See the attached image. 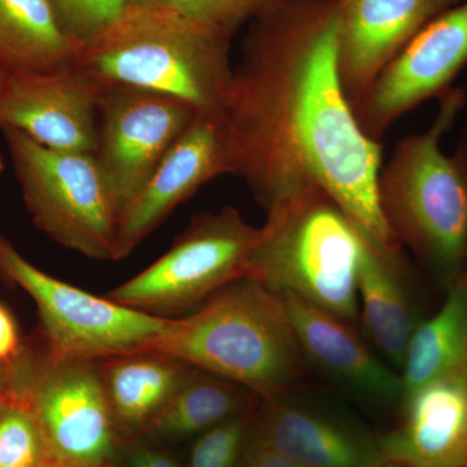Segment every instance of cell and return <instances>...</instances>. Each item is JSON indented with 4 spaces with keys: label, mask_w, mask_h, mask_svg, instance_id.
<instances>
[{
    "label": "cell",
    "mask_w": 467,
    "mask_h": 467,
    "mask_svg": "<svg viewBox=\"0 0 467 467\" xmlns=\"http://www.w3.org/2000/svg\"><path fill=\"white\" fill-rule=\"evenodd\" d=\"M340 0H273L252 20L223 109L238 175L265 211L310 189L384 254L401 245L378 196L382 146L340 77Z\"/></svg>",
    "instance_id": "cell-1"
},
{
    "label": "cell",
    "mask_w": 467,
    "mask_h": 467,
    "mask_svg": "<svg viewBox=\"0 0 467 467\" xmlns=\"http://www.w3.org/2000/svg\"><path fill=\"white\" fill-rule=\"evenodd\" d=\"M232 38L162 5H129L75 66L101 85L164 92L199 112H221L233 81Z\"/></svg>",
    "instance_id": "cell-2"
},
{
    "label": "cell",
    "mask_w": 467,
    "mask_h": 467,
    "mask_svg": "<svg viewBox=\"0 0 467 467\" xmlns=\"http://www.w3.org/2000/svg\"><path fill=\"white\" fill-rule=\"evenodd\" d=\"M149 352L245 387L265 402L281 399L299 376L303 353L282 297L251 278L173 319Z\"/></svg>",
    "instance_id": "cell-3"
},
{
    "label": "cell",
    "mask_w": 467,
    "mask_h": 467,
    "mask_svg": "<svg viewBox=\"0 0 467 467\" xmlns=\"http://www.w3.org/2000/svg\"><path fill=\"white\" fill-rule=\"evenodd\" d=\"M441 99L435 121L405 138L380 168V209L399 244L407 245L444 272H454L467 257V135L451 155L442 152L466 94L451 88Z\"/></svg>",
    "instance_id": "cell-4"
},
{
    "label": "cell",
    "mask_w": 467,
    "mask_h": 467,
    "mask_svg": "<svg viewBox=\"0 0 467 467\" xmlns=\"http://www.w3.org/2000/svg\"><path fill=\"white\" fill-rule=\"evenodd\" d=\"M266 214L245 278L355 321L364 234L319 189L279 202Z\"/></svg>",
    "instance_id": "cell-5"
},
{
    "label": "cell",
    "mask_w": 467,
    "mask_h": 467,
    "mask_svg": "<svg viewBox=\"0 0 467 467\" xmlns=\"http://www.w3.org/2000/svg\"><path fill=\"white\" fill-rule=\"evenodd\" d=\"M0 130L36 227L88 259L115 261L119 208L95 155L48 149L16 129Z\"/></svg>",
    "instance_id": "cell-6"
},
{
    "label": "cell",
    "mask_w": 467,
    "mask_h": 467,
    "mask_svg": "<svg viewBox=\"0 0 467 467\" xmlns=\"http://www.w3.org/2000/svg\"><path fill=\"white\" fill-rule=\"evenodd\" d=\"M0 275L34 300L48 355L106 361L149 352L173 319L122 306L66 284L34 266L0 236Z\"/></svg>",
    "instance_id": "cell-7"
},
{
    "label": "cell",
    "mask_w": 467,
    "mask_h": 467,
    "mask_svg": "<svg viewBox=\"0 0 467 467\" xmlns=\"http://www.w3.org/2000/svg\"><path fill=\"white\" fill-rule=\"evenodd\" d=\"M259 236L260 227L232 207L201 214L161 257L106 296L156 316L192 309L247 276Z\"/></svg>",
    "instance_id": "cell-8"
},
{
    "label": "cell",
    "mask_w": 467,
    "mask_h": 467,
    "mask_svg": "<svg viewBox=\"0 0 467 467\" xmlns=\"http://www.w3.org/2000/svg\"><path fill=\"white\" fill-rule=\"evenodd\" d=\"M99 362L29 352L14 389L32 409L52 457L99 467L115 450L113 418Z\"/></svg>",
    "instance_id": "cell-9"
},
{
    "label": "cell",
    "mask_w": 467,
    "mask_h": 467,
    "mask_svg": "<svg viewBox=\"0 0 467 467\" xmlns=\"http://www.w3.org/2000/svg\"><path fill=\"white\" fill-rule=\"evenodd\" d=\"M198 112L164 92L103 85L95 158L115 196L119 218Z\"/></svg>",
    "instance_id": "cell-10"
},
{
    "label": "cell",
    "mask_w": 467,
    "mask_h": 467,
    "mask_svg": "<svg viewBox=\"0 0 467 467\" xmlns=\"http://www.w3.org/2000/svg\"><path fill=\"white\" fill-rule=\"evenodd\" d=\"M467 66V0L442 12L405 46L352 104L362 130L379 140L400 117L451 90Z\"/></svg>",
    "instance_id": "cell-11"
},
{
    "label": "cell",
    "mask_w": 467,
    "mask_h": 467,
    "mask_svg": "<svg viewBox=\"0 0 467 467\" xmlns=\"http://www.w3.org/2000/svg\"><path fill=\"white\" fill-rule=\"evenodd\" d=\"M101 90L75 64L9 73L0 91V128L16 129L48 149L95 155Z\"/></svg>",
    "instance_id": "cell-12"
},
{
    "label": "cell",
    "mask_w": 467,
    "mask_h": 467,
    "mask_svg": "<svg viewBox=\"0 0 467 467\" xmlns=\"http://www.w3.org/2000/svg\"><path fill=\"white\" fill-rule=\"evenodd\" d=\"M234 175L223 110L198 112L119 218L115 261L125 259L205 183Z\"/></svg>",
    "instance_id": "cell-13"
},
{
    "label": "cell",
    "mask_w": 467,
    "mask_h": 467,
    "mask_svg": "<svg viewBox=\"0 0 467 467\" xmlns=\"http://www.w3.org/2000/svg\"><path fill=\"white\" fill-rule=\"evenodd\" d=\"M463 0H340L339 67L350 104L420 30Z\"/></svg>",
    "instance_id": "cell-14"
},
{
    "label": "cell",
    "mask_w": 467,
    "mask_h": 467,
    "mask_svg": "<svg viewBox=\"0 0 467 467\" xmlns=\"http://www.w3.org/2000/svg\"><path fill=\"white\" fill-rule=\"evenodd\" d=\"M404 420L377 442L402 467H467V374L441 378L404 399Z\"/></svg>",
    "instance_id": "cell-15"
},
{
    "label": "cell",
    "mask_w": 467,
    "mask_h": 467,
    "mask_svg": "<svg viewBox=\"0 0 467 467\" xmlns=\"http://www.w3.org/2000/svg\"><path fill=\"white\" fill-rule=\"evenodd\" d=\"M281 297L301 352L359 391L384 400L402 398L401 378L371 355L348 322L297 297Z\"/></svg>",
    "instance_id": "cell-16"
},
{
    "label": "cell",
    "mask_w": 467,
    "mask_h": 467,
    "mask_svg": "<svg viewBox=\"0 0 467 467\" xmlns=\"http://www.w3.org/2000/svg\"><path fill=\"white\" fill-rule=\"evenodd\" d=\"M254 438L306 467H379L386 462L377 441L281 399L266 402Z\"/></svg>",
    "instance_id": "cell-17"
},
{
    "label": "cell",
    "mask_w": 467,
    "mask_h": 467,
    "mask_svg": "<svg viewBox=\"0 0 467 467\" xmlns=\"http://www.w3.org/2000/svg\"><path fill=\"white\" fill-rule=\"evenodd\" d=\"M401 368L402 399L441 378L467 374V279L454 282L441 308L416 325Z\"/></svg>",
    "instance_id": "cell-18"
},
{
    "label": "cell",
    "mask_w": 467,
    "mask_h": 467,
    "mask_svg": "<svg viewBox=\"0 0 467 467\" xmlns=\"http://www.w3.org/2000/svg\"><path fill=\"white\" fill-rule=\"evenodd\" d=\"M101 368L113 418L130 427L150 425L192 374L189 365L156 352L104 361Z\"/></svg>",
    "instance_id": "cell-19"
},
{
    "label": "cell",
    "mask_w": 467,
    "mask_h": 467,
    "mask_svg": "<svg viewBox=\"0 0 467 467\" xmlns=\"http://www.w3.org/2000/svg\"><path fill=\"white\" fill-rule=\"evenodd\" d=\"M399 266L400 257L384 254L365 236L358 281L362 317L377 346L401 368L417 324Z\"/></svg>",
    "instance_id": "cell-20"
},
{
    "label": "cell",
    "mask_w": 467,
    "mask_h": 467,
    "mask_svg": "<svg viewBox=\"0 0 467 467\" xmlns=\"http://www.w3.org/2000/svg\"><path fill=\"white\" fill-rule=\"evenodd\" d=\"M78 54L47 0H0V67L8 73L48 72L75 64Z\"/></svg>",
    "instance_id": "cell-21"
},
{
    "label": "cell",
    "mask_w": 467,
    "mask_h": 467,
    "mask_svg": "<svg viewBox=\"0 0 467 467\" xmlns=\"http://www.w3.org/2000/svg\"><path fill=\"white\" fill-rule=\"evenodd\" d=\"M247 396L236 384L192 371L186 382L174 393L150 422V429L162 435L186 436L207 431L242 410Z\"/></svg>",
    "instance_id": "cell-22"
},
{
    "label": "cell",
    "mask_w": 467,
    "mask_h": 467,
    "mask_svg": "<svg viewBox=\"0 0 467 467\" xmlns=\"http://www.w3.org/2000/svg\"><path fill=\"white\" fill-rule=\"evenodd\" d=\"M51 459L38 420L14 389L0 405V467H42Z\"/></svg>",
    "instance_id": "cell-23"
},
{
    "label": "cell",
    "mask_w": 467,
    "mask_h": 467,
    "mask_svg": "<svg viewBox=\"0 0 467 467\" xmlns=\"http://www.w3.org/2000/svg\"><path fill=\"white\" fill-rule=\"evenodd\" d=\"M67 41L81 51L110 26L129 7L128 0H47Z\"/></svg>",
    "instance_id": "cell-24"
},
{
    "label": "cell",
    "mask_w": 467,
    "mask_h": 467,
    "mask_svg": "<svg viewBox=\"0 0 467 467\" xmlns=\"http://www.w3.org/2000/svg\"><path fill=\"white\" fill-rule=\"evenodd\" d=\"M273 0H160L171 9L199 23L232 34L248 20H254Z\"/></svg>",
    "instance_id": "cell-25"
},
{
    "label": "cell",
    "mask_w": 467,
    "mask_h": 467,
    "mask_svg": "<svg viewBox=\"0 0 467 467\" xmlns=\"http://www.w3.org/2000/svg\"><path fill=\"white\" fill-rule=\"evenodd\" d=\"M247 423L244 418L232 417L211 427L195 442L192 467H238L244 447Z\"/></svg>",
    "instance_id": "cell-26"
},
{
    "label": "cell",
    "mask_w": 467,
    "mask_h": 467,
    "mask_svg": "<svg viewBox=\"0 0 467 467\" xmlns=\"http://www.w3.org/2000/svg\"><path fill=\"white\" fill-rule=\"evenodd\" d=\"M29 350L21 340L14 316L0 303V370L14 380L15 374L26 361Z\"/></svg>",
    "instance_id": "cell-27"
},
{
    "label": "cell",
    "mask_w": 467,
    "mask_h": 467,
    "mask_svg": "<svg viewBox=\"0 0 467 467\" xmlns=\"http://www.w3.org/2000/svg\"><path fill=\"white\" fill-rule=\"evenodd\" d=\"M238 467H306L270 447L269 444L254 438L247 445Z\"/></svg>",
    "instance_id": "cell-28"
},
{
    "label": "cell",
    "mask_w": 467,
    "mask_h": 467,
    "mask_svg": "<svg viewBox=\"0 0 467 467\" xmlns=\"http://www.w3.org/2000/svg\"><path fill=\"white\" fill-rule=\"evenodd\" d=\"M129 463L130 467H180L167 454L150 450L135 451Z\"/></svg>",
    "instance_id": "cell-29"
},
{
    "label": "cell",
    "mask_w": 467,
    "mask_h": 467,
    "mask_svg": "<svg viewBox=\"0 0 467 467\" xmlns=\"http://www.w3.org/2000/svg\"><path fill=\"white\" fill-rule=\"evenodd\" d=\"M12 391H14V380L7 373L0 370V405L7 400Z\"/></svg>",
    "instance_id": "cell-30"
},
{
    "label": "cell",
    "mask_w": 467,
    "mask_h": 467,
    "mask_svg": "<svg viewBox=\"0 0 467 467\" xmlns=\"http://www.w3.org/2000/svg\"><path fill=\"white\" fill-rule=\"evenodd\" d=\"M42 467H92L81 465V463L67 462V461H61L57 459H51L47 461Z\"/></svg>",
    "instance_id": "cell-31"
},
{
    "label": "cell",
    "mask_w": 467,
    "mask_h": 467,
    "mask_svg": "<svg viewBox=\"0 0 467 467\" xmlns=\"http://www.w3.org/2000/svg\"><path fill=\"white\" fill-rule=\"evenodd\" d=\"M129 5H158L160 0H128Z\"/></svg>",
    "instance_id": "cell-32"
},
{
    "label": "cell",
    "mask_w": 467,
    "mask_h": 467,
    "mask_svg": "<svg viewBox=\"0 0 467 467\" xmlns=\"http://www.w3.org/2000/svg\"><path fill=\"white\" fill-rule=\"evenodd\" d=\"M9 73L7 70L3 69V67H0V91H2V88H5V81H7Z\"/></svg>",
    "instance_id": "cell-33"
},
{
    "label": "cell",
    "mask_w": 467,
    "mask_h": 467,
    "mask_svg": "<svg viewBox=\"0 0 467 467\" xmlns=\"http://www.w3.org/2000/svg\"><path fill=\"white\" fill-rule=\"evenodd\" d=\"M379 467H402L400 465H398V463L393 462H384L382 466Z\"/></svg>",
    "instance_id": "cell-34"
},
{
    "label": "cell",
    "mask_w": 467,
    "mask_h": 467,
    "mask_svg": "<svg viewBox=\"0 0 467 467\" xmlns=\"http://www.w3.org/2000/svg\"><path fill=\"white\" fill-rule=\"evenodd\" d=\"M5 171V161H3L2 155H0V174Z\"/></svg>",
    "instance_id": "cell-35"
}]
</instances>
